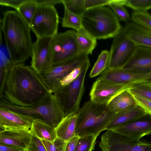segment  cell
<instances>
[{"mask_svg":"<svg viewBox=\"0 0 151 151\" xmlns=\"http://www.w3.org/2000/svg\"><path fill=\"white\" fill-rule=\"evenodd\" d=\"M0 98L22 106H32L49 93L37 73L24 63L1 70Z\"/></svg>","mask_w":151,"mask_h":151,"instance_id":"1","label":"cell"},{"mask_svg":"<svg viewBox=\"0 0 151 151\" xmlns=\"http://www.w3.org/2000/svg\"><path fill=\"white\" fill-rule=\"evenodd\" d=\"M0 21L9 59L14 64L24 63L32 55L30 27L17 10L4 12Z\"/></svg>","mask_w":151,"mask_h":151,"instance_id":"2","label":"cell"},{"mask_svg":"<svg viewBox=\"0 0 151 151\" xmlns=\"http://www.w3.org/2000/svg\"><path fill=\"white\" fill-rule=\"evenodd\" d=\"M106 103L100 104L91 100L86 102L77 114L76 136L93 135L97 137L114 116Z\"/></svg>","mask_w":151,"mask_h":151,"instance_id":"3","label":"cell"},{"mask_svg":"<svg viewBox=\"0 0 151 151\" xmlns=\"http://www.w3.org/2000/svg\"><path fill=\"white\" fill-rule=\"evenodd\" d=\"M81 19L83 28L96 39L114 38L122 28L113 11L105 6L86 10Z\"/></svg>","mask_w":151,"mask_h":151,"instance_id":"4","label":"cell"},{"mask_svg":"<svg viewBox=\"0 0 151 151\" xmlns=\"http://www.w3.org/2000/svg\"><path fill=\"white\" fill-rule=\"evenodd\" d=\"M0 106L42 120L55 128L66 116L56 96L50 93L30 106L14 105L2 98H0Z\"/></svg>","mask_w":151,"mask_h":151,"instance_id":"5","label":"cell"},{"mask_svg":"<svg viewBox=\"0 0 151 151\" xmlns=\"http://www.w3.org/2000/svg\"><path fill=\"white\" fill-rule=\"evenodd\" d=\"M90 66L89 59L81 74L76 79L68 84L62 86L53 93L66 115L72 113L77 114L80 109V102L85 90V79Z\"/></svg>","mask_w":151,"mask_h":151,"instance_id":"6","label":"cell"},{"mask_svg":"<svg viewBox=\"0 0 151 151\" xmlns=\"http://www.w3.org/2000/svg\"><path fill=\"white\" fill-rule=\"evenodd\" d=\"M59 23L54 5H39L30 27L37 38L53 37L58 33Z\"/></svg>","mask_w":151,"mask_h":151,"instance_id":"7","label":"cell"},{"mask_svg":"<svg viewBox=\"0 0 151 151\" xmlns=\"http://www.w3.org/2000/svg\"><path fill=\"white\" fill-rule=\"evenodd\" d=\"M88 55L81 52L76 56L60 65L52 66L48 71L39 74L49 93H53L62 87L61 81L73 70L89 59Z\"/></svg>","mask_w":151,"mask_h":151,"instance_id":"8","label":"cell"},{"mask_svg":"<svg viewBox=\"0 0 151 151\" xmlns=\"http://www.w3.org/2000/svg\"><path fill=\"white\" fill-rule=\"evenodd\" d=\"M76 31L68 30L58 33L52 42V66L61 64L82 52L76 39Z\"/></svg>","mask_w":151,"mask_h":151,"instance_id":"9","label":"cell"},{"mask_svg":"<svg viewBox=\"0 0 151 151\" xmlns=\"http://www.w3.org/2000/svg\"><path fill=\"white\" fill-rule=\"evenodd\" d=\"M99 146L102 151H151V143L132 139L111 129L102 135Z\"/></svg>","mask_w":151,"mask_h":151,"instance_id":"10","label":"cell"},{"mask_svg":"<svg viewBox=\"0 0 151 151\" xmlns=\"http://www.w3.org/2000/svg\"><path fill=\"white\" fill-rule=\"evenodd\" d=\"M137 46L121 32L114 38L109 52L107 68H122L129 60Z\"/></svg>","mask_w":151,"mask_h":151,"instance_id":"11","label":"cell"},{"mask_svg":"<svg viewBox=\"0 0 151 151\" xmlns=\"http://www.w3.org/2000/svg\"><path fill=\"white\" fill-rule=\"evenodd\" d=\"M53 38H37L33 43L30 66L39 74L48 71L52 67Z\"/></svg>","mask_w":151,"mask_h":151,"instance_id":"12","label":"cell"},{"mask_svg":"<svg viewBox=\"0 0 151 151\" xmlns=\"http://www.w3.org/2000/svg\"><path fill=\"white\" fill-rule=\"evenodd\" d=\"M131 86L129 84H118L100 77L93 83L89 93L90 100L100 104H107L112 99Z\"/></svg>","mask_w":151,"mask_h":151,"instance_id":"13","label":"cell"},{"mask_svg":"<svg viewBox=\"0 0 151 151\" xmlns=\"http://www.w3.org/2000/svg\"><path fill=\"white\" fill-rule=\"evenodd\" d=\"M100 77L114 83L129 84L131 86L138 83H151V72L135 73L127 72L122 68H107L101 73Z\"/></svg>","mask_w":151,"mask_h":151,"instance_id":"14","label":"cell"},{"mask_svg":"<svg viewBox=\"0 0 151 151\" xmlns=\"http://www.w3.org/2000/svg\"><path fill=\"white\" fill-rule=\"evenodd\" d=\"M33 116L0 106V131L5 129H30Z\"/></svg>","mask_w":151,"mask_h":151,"instance_id":"15","label":"cell"},{"mask_svg":"<svg viewBox=\"0 0 151 151\" xmlns=\"http://www.w3.org/2000/svg\"><path fill=\"white\" fill-rule=\"evenodd\" d=\"M111 130L130 138L140 140L144 136L151 134V116L147 114Z\"/></svg>","mask_w":151,"mask_h":151,"instance_id":"16","label":"cell"},{"mask_svg":"<svg viewBox=\"0 0 151 151\" xmlns=\"http://www.w3.org/2000/svg\"><path fill=\"white\" fill-rule=\"evenodd\" d=\"M122 68L132 73L151 72V48L137 46L129 60Z\"/></svg>","mask_w":151,"mask_h":151,"instance_id":"17","label":"cell"},{"mask_svg":"<svg viewBox=\"0 0 151 151\" xmlns=\"http://www.w3.org/2000/svg\"><path fill=\"white\" fill-rule=\"evenodd\" d=\"M121 32L130 39L136 46L151 48V31L132 21L126 23Z\"/></svg>","mask_w":151,"mask_h":151,"instance_id":"18","label":"cell"},{"mask_svg":"<svg viewBox=\"0 0 151 151\" xmlns=\"http://www.w3.org/2000/svg\"><path fill=\"white\" fill-rule=\"evenodd\" d=\"M30 129H5L0 131V143L26 150L30 140Z\"/></svg>","mask_w":151,"mask_h":151,"instance_id":"19","label":"cell"},{"mask_svg":"<svg viewBox=\"0 0 151 151\" xmlns=\"http://www.w3.org/2000/svg\"><path fill=\"white\" fill-rule=\"evenodd\" d=\"M107 104L116 114L134 108L137 105L133 96L127 89L118 94Z\"/></svg>","mask_w":151,"mask_h":151,"instance_id":"20","label":"cell"},{"mask_svg":"<svg viewBox=\"0 0 151 151\" xmlns=\"http://www.w3.org/2000/svg\"><path fill=\"white\" fill-rule=\"evenodd\" d=\"M147 114L140 106L137 105L131 109L116 114L107 126L106 130L111 129Z\"/></svg>","mask_w":151,"mask_h":151,"instance_id":"21","label":"cell"},{"mask_svg":"<svg viewBox=\"0 0 151 151\" xmlns=\"http://www.w3.org/2000/svg\"><path fill=\"white\" fill-rule=\"evenodd\" d=\"M77 114L72 113L66 115L56 127L58 137L67 142L75 136Z\"/></svg>","mask_w":151,"mask_h":151,"instance_id":"22","label":"cell"},{"mask_svg":"<svg viewBox=\"0 0 151 151\" xmlns=\"http://www.w3.org/2000/svg\"><path fill=\"white\" fill-rule=\"evenodd\" d=\"M30 130L32 134L41 139L52 142L58 137L55 128L40 119L34 120Z\"/></svg>","mask_w":151,"mask_h":151,"instance_id":"23","label":"cell"},{"mask_svg":"<svg viewBox=\"0 0 151 151\" xmlns=\"http://www.w3.org/2000/svg\"><path fill=\"white\" fill-rule=\"evenodd\" d=\"M76 39L79 49L82 52L88 55L92 54L97 45L96 39L82 28L76 32Z\"/></svg>","mask_w":151,"mask_h":151,"instance_id":"24","label":"cell"},{"mask_svg":"<svg viewBox=\"0 0 151 151\" xmlns=\"http://www.w3.org/2000/svg\"><path fill=\"white\" fill-rule=\"evenodd\" d=\"M38 6L35 0H25L17 10L30 27Z\"/></svg>","mask_w":151,"mask_h":151,"instance_id":"25","label":"cell"},{"mask_svg":"<svg viewBox=\"0 0 151 151\" xmlns=\"http://www.w3.org/2000/svg\"><path fill=\"white\" fill-rule=\"evenodd\" d=\"M61 24L63 27L73 29L76 32L79 31L83 27L81 17L71 12L65 7Z\"/></svg>","mask_w":151,"mask_h":151,"instance_id":"26","label":"cell"},{"mask_svg":"<svg viewBox=\"0 0 151 151\" xmlns=\"http://www.w3.org/2000/svg\"><path fill=\"white\" fill-rule=\"evenodd\" d=\"M109 57L108 51L105 50L101 51L90 73V78H93L100 74L107 68Z\"/></svg>","mask_w":151,"mask_h":151,"instance_id":"27","label":"cell"},{"mask_svg":"<svg viewBox=\"0 0 151 151\" xmlns=\"http://www.w3.org/2000/svg\"><path fill=\"white\" fill-rule=\"evenodd\" d=\"M131 19L133 22L151 31V14L147 12L134 11Z\"/></svg>","mask_w":151,"mask_h":151,"instance_id":"28","label":"cell"},{"mask_svg":"<svg viewBox=\"0 0 151 151\" xmlns=\"http://www.w3.org/2000/svg\"><path fill=\"white\" fill-rule=\"evenodd\" d=\"M62 1L70 12L81 17L86 10L85 0H62Z\"/></svg>","mask_w":151,"mask_h":151,"instance_id":"29","label":"cell"},{"mask_svg":"<svg viewBox=\"0 0 151 151\" xmlns=\"http://www.w3.org/2000/svg\"><path fill=\"white\" fill-rule=\"evenodd\" d=\"M97 137L93 135L79 137L74 151H92Z\"/></svg>","mask_w":151,"mask_h":151,"instance_id":"30","label":"cell"},{"mask_svg":"<svg viewBox=\"0 0 151 151\" xmlns=\"http://www.w3.org/2000/svg\"><path fill=\"white\" fill-rule=\"evenodd\" d=\"M127 89L132 94L139 96L151 100V83L136 84Z\"/></svg>","mask_w":151,"mask_h":151,"instance_id":"31","label":"cell"},{"mask_svg":"<svg viewBox=\"0 0 151 151\" xmlns=\"http://www.w3.org/2000/svg\"><path fill=\"white\" fill-rule=\"evenodd\" d=\"M109 6L119 21L126 22H129L131 19V17L124 6L117 3L116 0H112Z\"/></svg>","mask_w":151,"mask_h":151,"instance_id":"32","label":"cell"},{"mask_svg":"<svg viewBox=\"0 0 151 151\" xmlns=\"http://www.w3.org/2000/svg\"><path fill=\"white\" fill-rule=\"evenodd\" d=\"M125 6L135 11L147 12L151 9V0H127Z\"/></svg>","mask_w":151,"mask_h":151,"instance_id":"33","label":"cell"},{"mask_svg":"<svg viewBox=\"0 0 151 151\" xmlns=\"http://www.w3.org/2000/svg\"><path fill=\"white\" fill-rule=\"evenodd\" d=\"M41 140L47 151H64L67 142L58 137L52 142Z\"/></svg>","mask_w":151,"mask_h":151,"instance_id":"34","label":"cell"},{"mask_svg":"<svg viewBox=\"0 0 151 151\" xmlns=\"http://www.w3.org/2000/svg\"><path fill=\"white\" fill-rule=\"evenodd\" d=\"M26 151H47L41 140L31 134Z\"/></svg>","mask_w":151,"mask_h":151,"instance_id":"35","label":"cell"},{"mask_svg":"<svg viewBox=\"0 0 151 151\" xmlns=\"http://www.w3.org/2000/svg\"><path fill=\"white\" fill-rule=\"evenodd\" d=\"M87 60L84 63L75 68L61 81L62 86L68 84L78 76L83 69Z\"/></svg>","mask_w":151,"mask_h":151,"instance_id":"36","label":"cell"},{"mask_svg":"<svg viewBox=\"0 0 151 151\" xmlns=\"http://www.w3.org/2000/svg\"><path fill=\"white\" fill-rule=\"evenodd\" d=\"M132 95L137 104L141 107L147 114L151 116V100L139 96Z\"/></svg>","mask_w":151,"mask_h":151,"instance_id":"37","label":"cell"},{"mask_svg":"<svg viewBox=\"0 0 151 151\" xmlns=\"http://www.w3.org/2000/svg\"><path fill=\"white\" fill-rule=\"evenodd\" d=\"M112 0H85L86 10L93 8L109 5Z\"/></svg>","mask_w":151,"mask_h":151,"instance_id":"38","label":"cell"},{"mask_svg":"<svg viewBox=\"0 0 151 151\" xmlns=\"http://www.w3.org/2000/svg\"><path fill=\"white\" fill-rule=\"evenodd\" d=\"M25 0H0L1 5L9 6L17 10Z\"/></svg>","mask_w":151,"mask_h":151,"instance_id":"39","label":"cell"},{"mask_svg":"<svg viewBox=\"0 0 151 151\" xmlns=\"http://www.w3.org/2000/svg\"><path fill=\"white\" fill-rule=\"evenodd\" d=\"M79 137L75 136L67 142L64 151H74Z\"/></svg>","mask_w":151,"mask_h":151,"instance_id":"40","label":"cell"},{"mask_svg":"<svg viewBox=\"0 0 151 151\" xmlns=\"http://www.w3.org/2000/svg\"><path fill=\"white\" fill-rule=\"evenodd\" d=\"M24 149L13 146L0 143V151H24Z\"/></svg>","mask_w":151,"mask_h":151,"instance_id":"41","label":"cell"},{"mask_svg":"<svg viewBox=\"0 0 151 151\" xmlns=\"http://www.w3.org/2000/svg\"><path fill=\"white\" fill-rule=\"evenodd\" d=\"M39 5H55L56 4L62 3V0H35Z\"/></svg>","mask_w":151,"mask_h":151,"instance_id":"42","label":"cell"},{"mask_svg":"<svg viewBox=\"0 0 151 151\" xmlns=\"http://www.w3.org/2000/svg\"></svg>","mask_w":151,"mask_h":151,"instance_id":"43","label":"cell"}]
</instances>
